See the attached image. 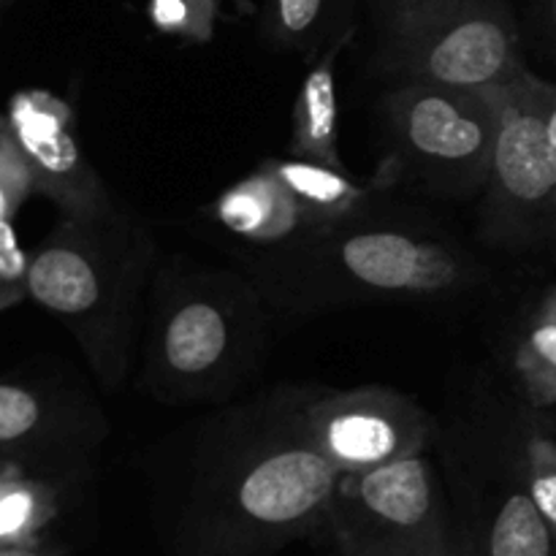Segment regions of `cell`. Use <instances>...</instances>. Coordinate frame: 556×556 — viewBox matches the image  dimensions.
Instances as JSON below:
<instances>
[{"mask_svg": "<svg viewBox=\"0 0 556 556\" xmlns=\"http://www.w3.org/2000/svg\"><path fill=\"white\" fill-rule=\"evenodd\" d=\"M309 394L269 396L215 427L174 500L172 556H269L326 525L342 472L304 429Z\"/></svg>", "mask_w": 556, "mask_h": 556, "instance_id": "6da1fadb", "label": "cell"}, {"mask_svg": "<svg viewBox=\"0 0 556 556\" xmlns=\"http://www.w3.org/2000/svg\"><path fill=\"white\" fill-rule=\"evenodd\" d=\"M375 220L264 248L253 286L277 307L309 313L353 302H432L481 280L478 261L448 237Z\"/></svg>", "mask_w": 556, "mask_h": 556, "instance_id": "7a4b0ae2", "label": "cell"}, {"mask_svg": "<svg viewBox=\"0 0 556 556\" xmlns=\"http://www.w3.org/2000/svg\"><path fill=\"white\" fill-rule=\"evenodd\" d=\"M155 266V239L130 212L98 220L60 215L30 253L27 296L71 331L87 364L117 391L134 362L139 307Z\"/></svg>", "mask_w": 556, "mask_h": 556, "instance_id": "3957f363", "label": "cell"}, {"mask_svg": "<svg viewBox=\"0 0 556 556\" xmlns=\"http://www.w3.org/2000/svg\"><path fill=\"white\" fill-rule=\"evenodd\" d=\"M264 296L233 275H163L155 291L147 380L166 402L231 394L258 362Z\"/></svg>", "mask_w": 556, "mask_h": 556, "instance_id": "277c9868", "label": "cell"}, {"mask_svg": "<svg viewBox=\"0 0 556 556\" xmlns=\"http://www.w3.org/2000/svg\"><path fill=\"white\" fill-rule=\"evenodd\" d=\"M375 68L391 81L508 85L527 71L508 0H367Z\"/></svg>", "mask_w": 556, "mask_h": 556, "instance_id": "5b68a950", "label": "cell"}, {"mask_svg": "<svg viewBox=\"0 0 556 556\" xmlns=\"http://www.w3.org/2000/svg\"><path fill=\"white\" fill-rule=\"evenodd\" d=\"M383 114L389 147L380 185H424L443 195L486 188L497 136L494 87L396 81L383 98Z\"/></svg>", "mask_w": 556, "mask_h": 556, "instance_id": "8992f818", "label": "cell"}, {"mask_svg": "<svg viewBox=\"0 0 556 556\" xmlns=\"http://www.w3.org/2000/svg\"><path fill=\"white\" fill-rule=\"evenodd\" d=\"M324 527L340 556H467L427 454L340 476Z\"/></svg>", "mask_w": 556, "mask_h": 556, "instance_id": "52a82bcc", "label": "cell"}, {"mask_svg": "<svg viewBox=\"0 0 556 556\" xmlns=\"http://www.w3.org/2000/svg\"><path fill=\"white\" fill-rule=\"evenodd\" d=\"M527 71L494 87L497 136L481 217L486 237L503 244L530 242L556 217V147L532 106Z\"/></svg>", "mask_w": 556, "mask_h": 556, "instance_id": "ba28073f", "label": "cell"}, {"mask_svg": "<svg viewBox=\"0 0 556 556\" xmlns=\"http://www.w3.org/2000/svg\"><path fill=\"white\" fill-rule=\"evenodd\" d=\"M304 429L342 476L427 454L434 438L432 416L413 396L380 386L309 394Z\"/></svg>", "mask_w": 556, "mask_h": 556, "instance_id": "9c48e42d", "label": "cell"}, {"mask_svg": "<svg viewBox=\"0 0 556 556\" xmlns=\"http://www.w3.org/2000/svg\"><path fill=\"white\" fill-rule=\"evenodd\" d=\"M5 123L30 166L36 193L63 217L98 220L117 210L101 174L87 161L63 98L47 90H20L5 106Z\"/></svg>", "mask_w": 556, "mask_h": 556, "instance_id": "30bf717a", "label": "cell"}, {"mask_svg": "<svg viewBox=\"0 0 556 556\" xmlns=\"http://www.w3.org/2000/svg\"><path fill=\"white\" fill-rule=\"evenodd\" d=\"M106 432L90 402L52 386L0 380V465L65 476Z\"/></svg>", "mask_w": 556, "mask_h": 556, "instance_id": "8fae6325", "label": "cell"}, {"mask_svg": "<svg viewBox=\"0 0 556 556\" xmlns=\"http://www.w3.org/2000/svg\"><path fill=\"white\" fill-rule=\"evenodd\" d=\"M212 215L228 233L261 250L313 233L296 195L277 177L269 161L223 190L212 204Z\"/></svg>", "mask_w": 556, "mask_h": 556, "instance_id": "7c38bea8", "label": "cell"}, {"mask_svg": "<svg viewBox=\"0 0 556 556\" xmlns=\"http://www.w3.org/2000/svg\"><path fill=\"white\" fill-rule=\"evenodd\" d=\"M269 166L296 195L313 233L380 217L375 212V190L353 182L345 168H329L302 157H277Z\"/></svg>", "mask_w": 556, "mask_h": 556, "instance_id": "4fadbf2b", "label": "cell"}, {"mask_svg": "<svg viewBox=\"0 0 556 556\" xmlns=\"http://www.w3.org/2000/svg\"><path fill=\"white\" fill-rule=\"evenodd\" d=\"M353 33H345L331 41L309 65L302 87H299L296 106H293V130H291V155L302 161L320 163L329 168H345L337 147V125H340V109H337V58L351 43Z\"/></svg>", "mask_w": 556, "mask_h": 556, "instance_id": "5bb4252c", "label": "cell"}, {"mask_svg": "<svg viewBox=\"0 0 556 556\" xmlns=\"http://www.w3.org/2000/svg\"><path fill=\"white\" fill-rule=\"evenodd\" d=\"M58 472L0 465V548L43 541V532L63 508Z\"/></svg>", "mask_w": 556, "mask_h": 556, "instance_id": "9a60e30c", "label": "cell"}, {"mask_svg": "<svg viewBox=\"0 0 556 556\" xmlns=\"http://www.w3.org/2000/svg\"><path fill=\"white\" fill-rule=\"evenodd\" d=\"M356 0H266L261 30L269 43L318 58L331 41L356 30Z\"/></svg>", "mask_w": 556, "mask_h": 556, "instance_id": "2e32d148", "label": "cell"}, {"mask_svg": "<svg viewBox=\"0 0 556 556\" xmlns=\"http://www.w3.org/2000/svg\"><path fill=\"white\" fill-rule=\"evenodd\" d=\"M554 530L527 486H519L497 505L470 556H554Z\"/></svg>", "mask_w": 556, "mask_h": 556, "instance_id": "e0dca14e", "label": "cell"}, {"mask_svg": "<svg viewBox=\"0 0 556 556\" xmlns=\"http://www.w3.org/2000/svg\"><path fill=\"white\" fill-rule=\"evenodd\" d=\"M516 372L532 405L556 407V288L543 296L516 348Z\"/></svg>", "mask_w": 556, "mask_h": 556, "instance_id": "ac0fdd59", "label": "cell"}, {"mask_svg": "<svg viewBox=\"0 0 556 556\" xmlns=\"http://www.w3.org/2000/svg\"><path fill=\"white\" fill-rule=\"evenodd\" d=\"M525 486L556 535V438L530 434L525 448Z\"/></svg>", "mask_w": 556, "mask_h": 556, "instance_id": "d6986e66", "label": "cell"}, {"mask_svg": "<svg viewBox=\"0 0 556 556\" xmlns=\"http://www.w3.org/2000/svg\"><path fill=\"white\" fill-rule=\"evenodd\" d=\"M0 193L9 199V204L20 212V206L36 193V182H33L30 166H27L25 155L16 147L14 136H11L5 114L0 112Z\"/></svg>", "mask_w": 556, "mask_h": 556, "instance_id": "ffe728a7", "label": "cell"}, {"mask_svg": "<svg viewBox=\"0 0 556 556\" xmlns=\"http://www.w3.org/2000/svg\"><path fill=\"white\" fill-rule=\"evenodd\" d=\"M30 255L20 248L11 220H0V280L27 282Z\"/></svg>", "mask_w": 556, "mask_h": 556, "instance_id": "44dd1931", "label": "cell"}, {"mask_svg": "<svg viewBox=\"0 0 556 556\" xmlns=\"http://www.w3.org/2000/svg\"><path fill=\"white\" fill-rule=\"evenodd\" d=\"M527 90H530L532 106H535L548 139H552V144L556 147V85L554 81L541 79V76H535L532 71H527Z\"/></svg>", "mask_w": 556, "mask_h": 556, "instance_id": "7402d4cb", "label": "cell"}, {"mask_svg": "<svg viewBox=\"0 0 556 556\" xmlns=\"http://www.w3.org/2000/svg\"><path fill=\"white\" fill-rule=\"evenodd\" d=\"M0 556H68L63 546L49 541L38 543H16V546H3L0 548Z\"/></svg>", "mask_w": 556, "mask_h": 556, "instance_id": "603a6c76", "label": "cell"}, {"mask_svg": "<svg viewBox=\"0 0 556 556\" xmlns=\"http://www.w3.org/2000/svg\"><path fill=\"white\" fill-rule=\"evenodd\" d=\"M27 296V282H9L0 280V313L9 307H16L20 302H25Z\"/></svg>", "mask_w": 556, "mask_h": 556, "instance_id": "cb8c5ba5", "label": "cell"}, {"mask_svg": "<svg viewBox=\"0 0 556 556\" xmlns=\"http://www.w3.org/2000/svg\"><path fill=\"white\" fill-rule=\"evenodd\" d=\"M541 14L548 38H552V47L556 49V0H541Z\"/></svg>", "mask_w": 556, "mask_h": 556, "instance_id": "d4e9b609", "label": "cell"}, {"mask_svg": "<svg viewBox=\"0 0 556 556\" xmlns=\"http://www.w3.org/2000/svg\"><path fill=\"white\" fill-rule=\"evenodd\" d=\"M11 3H16V0H0V9H3V11H5V9H9V5H11Z\"/></svg>", "mask_w": 556, "mask_h": 556, "instance_id": "484cf974", "label": "cell"}, {"mask_svg": "<svg viewBox=\"0 0 556 556\" xmlns=\"http://www.w3.org/2000/svg\"><path fill=\"white\" fill-rule=\"evenodd\" d=\"M0 16H3V9H0Z\"/></svg>", "mask_w": 556, "mask_h": 556, "instance_id": "4316f807", "label": "cell"}]
</instances>
